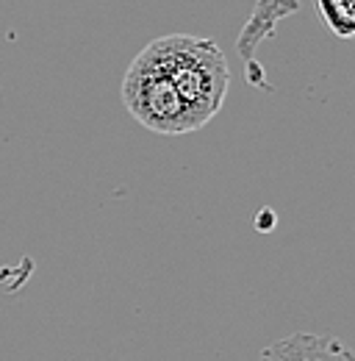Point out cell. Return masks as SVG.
Wrapping results in <instances>:
<instances>
[{"label": "cell", "mask_w": 355, "mask_h": 361, "mask_svg": "<svg viewBox=\"0 0 355 361\" xmlns=\"http://www.w3.org/2000/svg\"><path fill=\"white\" fill-rule=\"evenodd\" d=\"M325 25L339 39L355 37V0H316Z\"/></svg>", "instance_id": "cell-5"}, {"label": "cell", "mask_w": 355, "mask_h": 361, "mask_svg": "<svg viewBox=\"0 0 355 361\" xmlns=\"http://www.w3.org/2000/svg\"><path fill=\"white\" fill-rule=\"evenodd\" d=\"M259 361H355V350L336 336L292 334L266 345Z\"/></svg>", "instance_id": "cell-3"}, {"label": "cell", "mask_w": 355, "mask_h": 361, "mask_svg": "<svg viewBox=\"0 0 355 361\" xmlns=\"http://www.w3.org/2000/svg\"><path fill=\"white\" fill-rule=\"evenodd\" d=\"M300 8L297 0H259V6L253 8L247 25L242 28L239 39H236V50L242 53L244 61H253V53L261 39L272 37L275 25L286 17V14H294Z\"/></svg>", "instance_id": "cell-4"}, {"label": "cell", "mask_w": 355, "mask_h": 361, "mask_svg": "<svg viewBox=\"0 0 355 361\" xmlns=\"http://www.w3.org/2000/svg\"><path fill=\"white\" fill-rule=\"evenodd\" d=\"M147 50L175 87L197 128H203L222 109L230 84V70L217 42L189 34H170L153 39Z\"/></svg>", "instance_id": "cell-1"}, {"label": "cell", "mask_w": 355, "mask_h": 361, "mask_svg": "<svg viewBox=\"0 0 355 361\" xmlns=\"http://www.w3.org/2000/svg\"><path fill=\"white\" fill-rule=\"evenodd\" d=\"M123 103L133 120L147 131L170 136L197 131L194 117L189 114L180 94L161 73L147 47L133 59L123 78Z\"/></svg>", "instance_id": "cell-2"}]
</instances>
